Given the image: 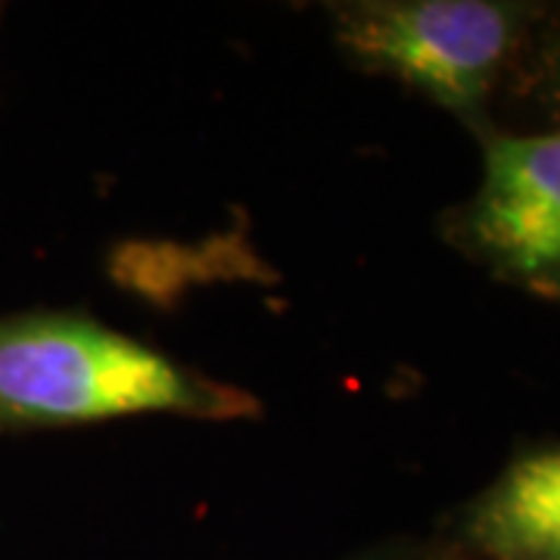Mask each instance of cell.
<instances>
[{
	"label": "cell",
	"instance_id": "5",
	"mask_svg": "<svg viewBox=\"0 0 560 560\" xmlns=\"http://www.w3.org/2000/svg\"><path fill=\"white\" fill-rule=\"evenodd\" d=\"M539 287H545V290H551L555 296H560V268H558V271H555V275H551V278L541 280Z\"/></svg>",
	"mask_w": 560,
	"mask_h": 560
},
{
	"label": "cell",
	"instance_id": "2",
	"mask_svg": "<svg viewBox=\"0 0 560 560\" xmlns=\"http://www.w3.org/2000/svg\"><path fill=\"white\" fill-rule=\"evenodd\" d=\"M324 10L352 69L399 81L474 128H486L529 20L526 7L501 0H340Z\"/></svg>",
	"mask_w": 560,
	"mask_h": 560
},
{
	"label": "cell",
	"instance_id": "4",
	"mask_svg": "<svg viewBox=\"0 0 560 560\" xmlns=\"http://www.w3.org/2000/svg\"><path fill=\"white\" fill-rule=\"evenodd\" d=\"M477 560H560V445L504 467L464 517Z\"/></svg>",
	"mask_w": 560,
	"mask_h": 560
},
{
	"label": "cell",
	"instance_id": "1",
	"mask_svg": "<svg viewBox=\"0 0 560 560\" xmlns=\"http://www.w3.org/2000/svg\"><path fill=\"white\" fill-rule=\"evenodd\" d=\"M143 415L249 420L259 399L84 312L0 315V433Z\"/></svg>",
	"mask_w": 560,
	"mask_h": 560
},
{
	"label": "cell",
	"instance_id": "3",
	"mask_svg": "<svg viewBox=\"0 0 560 560\" xmlns=\"http://www.w3.org/2000/svg\"><path fill=\"white\" fill-rule=\"evenodd\" d=\"M460 241L504 278L536 283L560 268V131L489 135Z\"/></svg>",
	"mask_w": 560,
	"mask_h": 560
},
{
	"label": "cell",
	"instance_id": "6",
	"mask_svg": "<svg viewBox=\"0 0 560 560\" xmlns=\"http://www.w3.org/2000/svg\"><path fill=\"white\" fill-rule=\"evenodd\" d=\"M551 69H555V84H558L560 91V50L555 54V60H551Z\"/></svg>",
	"mask_w": 560,
	"mask_h": 560
}]
</instances>
